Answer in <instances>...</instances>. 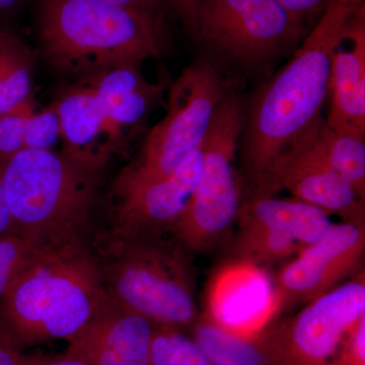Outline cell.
I'll return each mask as SVG.
<instances>
[{"instance_id":"cell-1","label":"cell","mask_w":365,"mask_h":365,"mask_svg":"<svg viewBox=\"0 0 365 365\" xmlns=\"http://www.w3.org/2000/svg\"><path fill=\"white\" fill-rule=\"evenodd\" d=\"M365 0H332L289 60L246 106L241 143L242 191L251 195L281 153L321 118L334 53Z\"/></svg>"},{"instance_id":"cell-2","label":"cell","mask_w":365,"mask_h":365,"mask_svg":"<svg viewBox=\"0 0 365 365\" xmlns=\"http://www.w3.org/2000/svg\"><path fill=\"white\" fill-rule=\"evenodd\" d=\"M107 297L85 242L43 247L0 300V326L21 350L68 341Z\"/></svg>"},{"instance_id":"cell-3","label":"cell","mask_w":365,"mask_h":365,"mask_svg":"<svg viewBox=\"0 0 365 365\" xmlns=\"http://www.w3.org/2000/svg\"><path fill=\"white\" fill-rule=\"evenodd\" d=\"M36 26L50 66L78 79L165 50L163 18L103 0H38Z\"/></svg>"},{"instance_id":"cell-4","label":"cell","mask_w":365,"mask_h":365,"mask_svg":"<svg viewBox=\"0 0 365 365\" xmlns=\"http://www.w3.org/2000/svg\"><path fill=\"white\" fill-rule=\"evenodd\" d=\"M168 235L111 230L93 255L110 299L155 326L191 329L200 314L191 253Z\"/></svg>"},{"instance_id":"cell-5","label":"cell","mask_w":365,"mask_h":365,"mask_svg":"<svg viewBox=\"0 0 365 365\" xmlns=\"http://www.w3.org/2000/svg\"><path fill=\"white\" fill-rule=\"evenodd\" d=\"M98 175L55 150H24L0 163L13 232L41 247L83 242Z\"/></svg>"},{"instance_id":"cell-6","label":"cell","mask_w":365,"mask_h":365,"mask_svg":"<svg viewBox=\"0 0 365 365\" xmlns=\"http://www.w3.org/2000/svg\"><path fill=\"white\" fill-rule=\"evenodd\" d=\"M168 88L165 117L117 177L112 197L172 174L202 144L216 108L235 86L215 62L202 58L185 67Z\"/></svg>"},{"instance_id":"cell-7","label":"cell","mask_w":365,"mask_h":365,"mask_svg":"<svg viewBox=\"0 0 365 365\" xmlns=\"http://www.w3.org/2000/svg\"><path fill=\"white\" fill-rule=\"evenodd\" d=\"M245 105L235 88L222 98L202 143V163L195 192L170 235L190 253L222 244L239 220L242 180L235 170Z\"/></svg>"},{"instance_id":"cell-8","label":"cell","mask_w":365,"mask_h":365,"mask_svg":"<svg viewBox=\"0 0 365 365\" xmlns=\"http://www.w3.org/2000/svg\"><path fill=\"white\" fill-rule=\"evenodd\" d=\"M188 31L218 59L245 71L267 69L307 34L280 0H202Z\"/></svg>"},{"instance_id":"cell-9","label":"cell","mask_w":365,"mask_h":365,"mask_svg":"<svg viewBox=\"0 0 365 365\" xmlns=\"http://www.w3.org/2000/svg\"><path fill=\"white\" fill-rule=\"evenodd\" d=\"M364 317L362 270L256 336L268 365H332L346 334Z\"/></svg>"},{"instance_id":"cell-10","label":"cell","mask_w":365,"mask_h":365,"mask_svg":"<svg viewBox=\"0 0 365 365\" xmlns=\"http://www.w3.org/2000/svg\"><path fill=\"white\" fill-rule=\"evenodd\" d=\"M364 255L365 225L333 223L319 241L300 250L276 275L278 309L304 304L361 272Z\"/></svg>"},{"instance_id":"cell-11","label":"cell","mask_w":365,"mask_h":365,"mask_svg":"<svg viewBox=\"0 0 365 365\" xmlns=\"http://www.w3.org/2000/svg\"><path fill=\"white\" fill-rule=\"evenodd\" d=\"M280 190H287L294 198L338 216L342 222L365 225V199L324 163L307 129L275 160L260 188L245 197L275 196Z\"/></svg>"},{"instance_id":"cell-12","label":"cell","mask_w":365,"mask_h":365,"mask_svg":"<svg viewBox=\"0 0 365 365\" xmlns=\"http://www.w3.org/2000/svg\"><path fill=\"white\" fill-rule=\"evenodd\" d=\"M202 163V144L172 174L112 197L114 227L124 235H170L195 192Z\"/></svg>"},{"instance_id":"cell-13","label":"cell","mask_w":365,"mask_h":365,"mask_svg":"<svg viewBox=\"0 0 365 365\" xmlns=\"http://www.w3.org/2000/svg\"><path fill=\"white\" fill-rule=\"evenodd\" d=\"M153 330L148 319L108 297L64 352L88 365H150Z\"/></svg>"},{"instance_id":"cell-14","label":"cell","mask_w":365,"mask_h":365,"mask_svg":"<svg viewBox=\"0 0 365 365\" xmlns=\"http://www.w3.org/2000/svg\"><path fill=\"white\" fill-rule=\"evenodd\" d=\"M141 66L143 62H122L78 79L97 97L122 157L170 86L151 83Z\"/></svg>"},{"instance_id":"cell-15","label":"cell","mask_w":365,"mask_h":365,"mask_svg":"<svg viewBox=\"0 0 365 365\" xmlns=\"http://www.w3.org/2000/svg\"><path fill=\"white\" fill-rule=\"evenodd\" d=\"M53 104L60 120L62 155L95 173L121 155L97 97L83 81L62 91Z\"/></svg>"},{"instance_id":"cell-16","label":"cell","mask_w":365,"mask_h":365,"mask_svg":"<svg viewBox=\"0 0 365 365\" xmlns=\"http://www.w3.org/2000/svg\"><path fill=\"white\" fill-rule=\"evenodd\" d=\"M328 96V126L365 134V9L355 16L334 53Z\"/></svg>"},{"instance_id":"cell-17","label":"cell","mask_w":365,"mask_h":365,"mask_svg":"<svg viewBox=\"0 0 365 365\" xmlns=\"http://www.w3.org/2000/svg\"><path fill=\"white\" fill-rule=\"evenodd\" d=\"M240 220L275 228L294 239L300 249L319 241L333 225L325 211L294 197H245Z\"/></svg>"},{"instance_id":"cell-18","label":"cell","mask_w":365,"mask_h":365,"mask_svg":"<svg viewBox=\"0 0 365 365\" xmlns=\"http://www.w3.org/2000/svg\"><path fill=\"white\" fill-rule=\"evenodd\" d=\"M307 132L324 163L365 199V134L335 130L322 117Z\"/></svg>"},{"instance_id":"cell-19","label":"cell","mask_w":365,"mask_h":365,"mask_svg":"<svg viewBox=\"0 0 365 365\" xmlns=\"http://www.w3.org/2000/svg\"><path fill=\"white\" fill-rule=\"evenodd\" d=\"M191 330L212 365H268L257 336L235 332L209 312L199 314Z\"/></svg>"},{"instance_id":"cell-20","label":"cell","mask_w":365,"mask_h":365,"mask_svg":"<svg viewBox=\"0 0 365 365\" xmlns=\"http://www.w3.org/2000/svg\"><path fill=\"white\" fill-rule=\"evenodd\" d=\"M37 53L11 29H0V114L34 95Z\"/></svg>"},{"instance_id":"cell-21","label":"cell","mask_w":365,"mask_h":365,"mask_svg":"<svg viewBox=\"0 0 365 365\" xmlns=\"http://www.w3.org/2000/svg\"><path fill=\"white\" fill-rule=\"evenodd\" d=\"M237 222L241 227L235 237L232 253L244 263L273 265L302 250L294 239L275 228L249 220H240Z\"/></svg>"},{"instance_id":"cell-22","label":"cell","mask_w":365,"mask_h":365,"mask_svg":"<svg viewBox=\"0 0 365 365\" xmlns=\"http://www.w3.org/2000/svg\"><path fill=\"white\" fill-rule=\"evenodd\" d=\"M150 365H212L196 341L173 327L155 326Z\"/></svg>"},{"instance_id":"cell-23","label":"cell","mask_w":365,"mask_h":365,"mask_svg":"<svg viewBox=\"0 0 365 365\" xmlns=\"http://www.w3.org/2000/svg\"><path fill=\"white\" fill-rule=\"evenodd\" d=\"M41 248L43 247L14 232L0 235V300Z\"/></svg>"},{"instance_id":"cell-24","label":"cell","mask_w":365,"mask_h":365,"mask_svg":"<svg viewBox=\"0 0 365 365\" xmlns=\"http://www.w3.org/2000/svg\"><path fill=\"white\" fill-rule=\"evenodd\" d=\"M38 108L35 96L0 114V163L25 150L26 123Z\"/></svg>"},{"instance_id":"cell-25","label":"cell","mask_w":365,"mask_h":365,"mask_svg":"<svg viewBox=\"0 0 365 365\" xmlns=\"http://www.w3.org/2000/svg\"><path fill=\"white\" fill-rule=\"evenodd\" d=\"M61 143V128L58 113L53 102L36 109L26 123L25 150H55Z\"/></svg>"},{"instance_id":"cell-26","label":"cell","mask_w":365,"mask_h":365,"mask_svg":"<svg viewBox=\"0 0 365 365\" xmlns=\"http://www.w3.org/2000/svg\"><path fill=\"white\" fill-rule=\"evenodd\" d=\"M332 365H365V317L346 334Z\"/></svg>"},{"instance_id":"cell-27","label":"cell","mask_w":365,"mask_h":365,"mask_svg":"<svg viewBox=\"0 0 365 365\" xmlns=\"http://www.w3.org/2000/svg\"><path fill=\"white\" fill-rule=\"evenodd\" d=\"M332 0H280L288 11L304 21L306 26L319 20Z\"/></svg>"},{"instance_id":"cell-28","label":"cell","mask_w":365,"mask_h":365,"mask_svg":"<svg viewBox=\"0 0 365 365\" xmlns=\"http://www.w3.org/2000/svg\"><path fill=\"white\" fill-rule=\"evenodd\" d=\"M163 9H169L189 30L197 9L202 0H160Z\"/></svg>"},{"instance_id":"cell-29","label":"cell","mask_w":365,"mask_h":365,"mask_svg":"<svg viewBox=\"0 0 365 365\" xmlns=\"http://www.w3.org/2000/svg\"><path fill=\"white\" fill-rule=\"evenodd\" d=\"M113 6L163 19V7L160 0H103Z\"/></svg>"},{"instance_id":"cell-30","label":"cell","mask_w":365,"mask_h":365,"mask_svg":"<svg viewBox=\"0 0 365 365\" xmlns=\"http://www.w3.org/2000/svg\"><path fill=\"white\" fill-rule=\"evenodd\" d=\"M21 365H88L78 357L72 356L63 352L56 356L32 354L21 356Z\"/></svg>"},{"instance_id":"cell-31","label":"cell","mask_w":365,"mask_h":365,"mask_svg":"<svg viewBox=\"0 0 365 365\" xmlns=\"http://www.w3.org/2000/svg\"><path fill=\"white\" fill-rule=\"evenodd\" d=\"M23 353L0 326V365H21Z\"/></svg>"},{"instance_id":"cell-32","label":"cell","mask_w":365,"mask_h":365,"mask_svg":"<svg viewBox=\"0 0 365 365\" xmlns=\"http://www.w3.org/2000/svg\"><path fill=\"white\" fill-rule=\"evenodd\" d=\"M25 0H0V29H11L9 24L20 13Z\"/></svg>"},{"instance_id":"cell-33","label":"cell","mask_w":365,"mask_h":365,"mask_svg":"<svg viewBox=\"0 0 365 365\" xmlns=\"http://www.w3.org/2000/svg\"><path fill=\"white\" fill-rule=\"evenodd\" d=\"M13 232L11 228V217L4 198V188H2L1 180H0V235Z\"/></svg>"},{"instance_id":"cell-34","label":"cell","mask_w":365,"mask_h":365,"mask_svg":"<svg viewBox=\"0 0 365 365\" xmlns=\"http://www.w3.org/2000/svg\"><path fill=\"white\" fill-rule=\"evenodd\" d=\"M160 2H162V1H160Z\"/></svg>"}]
</instances>
